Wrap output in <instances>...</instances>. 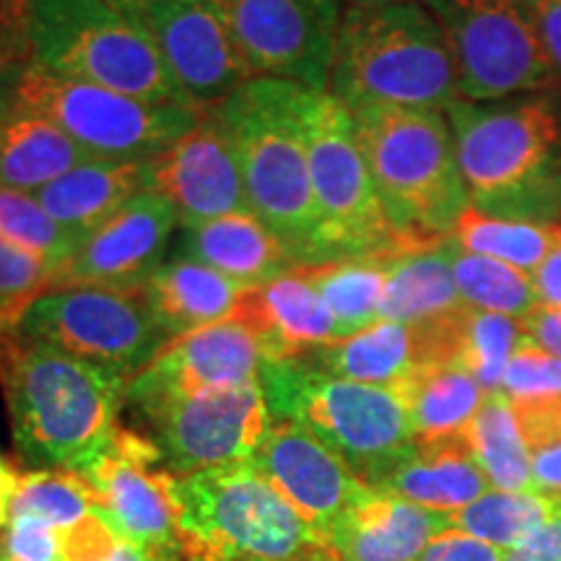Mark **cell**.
Listing matches in <instances>:
<instances>
[{
    "label": "cell",
    "instance_id": "obj_1",
    "mask_svg": "<svg viewBox=\"0 0 561 561\" xmlns=\"http://www.w3.org/2000/svg\"><path fill=\"white\" fill-rule=\"evenodd\" d=\"M128 377L89 364L16 328L0 333V390L13 445L37 471H83L110 445Z\"/></svg>",
    "mask_w": 561,
    "mask_h": 561
},
{
    "label": "cell",
    "instance_id": "obj_2",
    "mask_svg": "<svg viewBox=\"0 0 561 561\" xmlns=\"http://www.w3.org/2000/svg\"><path fill=\"white\" fill-rule=\"evenodd\" d=\"M310 100L312 91L299 83L250 79L214 107L240 161L250 210L301 265L320 263L307 144Z\"/></svg>",
    "mask_w": 561,
    "mask_h": 561
},
{
    "label": "cell",
    "instance_id": "obj_3",
    "mask_svg": "<svg viewBox=\"0 0 561 561\" xmlns=\"http://www.w3.org/2000/svg\"><path fill=\"white\" fill-rule=\"evenodd\" d=\"M445 115L473 208L510 219L559 221L561 121L549 100H458Z\"/></svg>",
    "mask_w": 561,
    "mask_h": 561
},
{
    "label": "cell",
    "instance_id": "obj_4",
    "mask_svg": "<svg viewBox=\"0 0 561 561\" xmlns=\"http://www.w3.org/2000/svg\"><path fill=\"white\" fill-rule=\"evenodd\" d=\"M328 94L346 107L445 112L458 102V70L439 21L421 0L346 5L335 39Z\"/></svg>",
    "mask_w": 561,
    "mask_h": 561
},
{
    "label": "cell",
    "instance_id": "obj_5",
    "mask_svg": "<svg viewBox=\"0 0 561 561\" xmlns=\"http://www.w3.org/2000/svg\"><path fill=\"white\" fill-rule=\"evenodd\" d=\"M351 115L392 229L416 248L450 240L471 201L445 112L377 104Z\"/></svg>",
    "mask_w": 561,
    "mask_h": 561
},
{
    "label": "cell",
    "instance_id": "obj_6",
    "mask_svg": "<svg viewBox=\"0 0 561 561\" xmlns=\"http://www.w3.org/2000/svg\"><path fill=\"white\" fill-rule=\"evenodd\" d=\"M180 543L187 561H341L250 462L180 479Z\"/></svg>",
    "mask_w": 561,
    "mask_h": 561
},
{
    "label": "cell",
    "instance_id": "obj_7",
    "mask_svg": "<svg viewBox=\"0 0 561 561\" xmlns=\"http://www.w3.org/2000/svg\"><path fill=\"white\" fill-rule=\"evenodd\" d=\"M261 385L273 421L310 432L369 489L411 453V419L398 390L343 380L301 359L265 362Z\"/></svg>",
    "mask_w": 561,
    "mask_h": 561
},
{
    "label": "cell",
    "instance_id": "obj_8",
    "mask_svg": "<svg viewBox=\"0 0 561 561\" xmlns=\"http://www.w3.org/2000/svg\"><path fill=\"white\" fill-rule=\"evenodd\" d=\"M30 39L32 60L53 73L121 91L133 100L195 110L144 21L104 0H37Z\"/></svg>",
    "mask_w": 561,
    "mask_h": 561
},
{
    "label": "cell",
    "instance_id": "obj_9",
    "mask_svg": "<svg viewBox=\"0 0 561 561\" xmlns=\"http://www.w3.org/2000/svg\"><path fill=\"white\" fill-rule=\"evenodd\" d=\"M0 87L58 125L89 157L107 161H149L191 133L203 115L66 79L34 60L0 70Z\"/></svg>",
    "mask_w": 561,
    "mask_h": 561
},
{
    "label": "cell",
    "instance_id": "obj_10",
    "mask_svg": "<svg viewBox=\"0 0 561 561\" xmlns=\"http://www.w3.org/2000/svg\"><path fill=\"white\" fill-rule=\"evenodd\" d=\"M307 144L320 263L421 250L392 229L364 161L354 115L328 91H312Z\"/></svg>",
    "mask_w": 561,
    "mask_h": 561
},
{
    "label": "cell",
    "instance_id": "obj_11",
    "mask_svg": "<svg viewBox=\"0 0 561 561\" xmlns=\"http://www.w3.org/2000/svg\"><path fill=\"white\" fill-rule=\"evenodd\" d=\"M439 21L466 102L543 94L559 83L520 0H421Z\"/></svg>",
    "mask_w": 561,
    "mask_h": 561
},
{
    "label": "cell",
    "instance_id": "obj_12",
    "mask_svg": "<svg viewBox=\"0 0 561 561\" xmlns=\"http://www.w3.org/2000/svg\"><path fill=\"white\" fill-rule=\"evenodd\" d=\"M16 331L128 380L167 346L144 289L50 291L34 301Z\"/></svg>",
    "mask_w": 561,
    "mask_h": 561
},
{
    "label": "cell",
    "instance_id": "obj_13",
    "mask_svg": "<svg viewBox=\"0 0 561 561\" xmlns=\"http://www.w3.org/2000/svg\"><path fill=\"white\" fill-rule=\"evenodd\" d=\"M149 437L174 476L250 462L273 416L261 382L178 398L144 416Z\"/></svg>",
    "mask_w": 561,
    "mask_h": 561
},
{
    "label": "cell",
    "instance_id": "obj_14",
    "mask_svg": "<svg viewBox=\"0 0 561 561\" xmlns=\"http://www.w3.org/2000/svg\"><path fill=\"white\" fill-rule=\"evenodd\" d=\"M231 34L255 79L328 91L341 0H221Z\"/></svg>",
    "mask_w": 561,
    "mask_h": 561
},
{
    "label": "cell",
    "instance_id": "obj_15",
    "mask_svg": "<svg viewBox=\"0 0 561 561\" xmlns=\"http://www.w3.org/2000/svg\"><path fill=\"white\" fill-rule=\"evenodd\" d=\"M96 491L100 515L123 538L151 551L180 553V476L146 434L117 426L104 453L81 471Z\"/></svg>",
    "mask_w": 561,
    "mask_h": 561
},
{
    "label": "cell",
    "instance_id": "obj_16",
    "mask_svg": "<svg viewBox=\"0 0 561 561\" xmlns=\"http://www.w3.org/2000/svg\"><path fill=\"white\" fill-rule=\"evenodd\" d=\"M138 19L195 110L219 107L242 83L255 79L221 0H149Z\"/></svg>",
    "mask_w": 561,
    "mask_h": 561
},
{
    "label": "cell",
    "instance_id": "obj_17",
    "mask_svg": "<svg viewBox=\"0 0 561 561\" xmlns=\"http://www.w3.org/2000/svg\"><path fill=\"white\" fill-rule=\"evenodd\" d=\"M265 362L261 341L242 322H214L167 343L128 382L125 405L144 416L178 398L261 382Z\"/></svg>",
    "mask_w": 561,
    "mask_h": 561
},
{
    "label": "cell",
    "instance_id": "obj_18",
    "mask_svg": "<svg viewBox=\"0 0 561 561\" xmlns=\"http://www.w3.org/2000/svg\"><path fill=\"white\" fill-rule=\"evenodd\" d=\"M178 229V214L170 203L144 191L76 244L68 261L53 273L50 291L144 289L167 261Z\"/></svg>",
    "mask_w": 561,
    "mask_h": 561
},
{
    "label": "cell",
    "instance_id": "obj_19",
    "mask_svg": "<svg viewBox=\"0 0 561 561\" xmlns=\"http://www.w3.org/2000/svg\"><path fill=\"white\" fill-rule=\"evenodd\" d=\"M146 191L170 203L180 229L250 210L237 153L214 110L178 144L146 161Z\"/></svg>",
    "mask_w": 561,
    "mask_h": 561
},
{
    "label": "cell",
    "instance_id": "obj_20",
    "mask_svg": "<svg viewBox=\"0 0 561 561\" xmlns=\"http://www.w3.org/2000/svg\"><path fill=\"white\" fill-rule=\"evenodd\" d=\"M250 466L320 533L331 530L369 486L318 437L291 421H273Z\"/></svg>",
    "mask_w": 561,
    "mask_h": 561
},
{
    "label": "cell",
    "instance_id": "obj_21",
    "mask_svg": "<svg viewBox=\"0 0 561 561\" xmlns=\"http://www.w3.org/2000/svg\"><path fill=\"white\" fill-rule=\"evenodd\" d=\"M229 320L242 322L261 341L268 362L301 359L339 341L331 310L297 271L268 284L248 286Z\"/></svg>",
    "mask_w": 561,
    "mask_h": 561
},
{
    "label": "cell",
    "instance_id": "obj_22",
    "mask_svg": "<svg viewBox=\"0 0 561 561\" xmlns=\"http://www.w3.org/2000/svg\"><path fill=\"white\" fill-rule=\"evenodd\" d=\"M447 528L450 515L369 489L335 523L328 541L341 561H416Z\"/></svg>",
    "mask_w": 561,
    "mask_h": 561
},
{
    "label": "cell",
    "instance_id": "obj_23",
    "mask_svg": "<svg viewBox=\"0 0 561 561\" xmlns=\"http://www.w3.org/2000/svg\"><path fill=\"white\" fill-rule=\"evenodd\" d=\"M174 255L224 273L242 286H261L299 268V257L252 210L180 229Z\"/></svg>",
    "mask_w": 561,
    "mask_h": 561
},
{
    "label": "cell",
    "instance_id": "obj_24",
    "mask_svg": "<svg viewBox=\"0 0 561 561\" xmlns=\"http://www.w3.org/2000/svg\"><path fill=\"white\" fill-rule=\"evenodd\" d=\"M491 483L476 462L466 437L416 442L377 491L401 496L419 507L453 515L486 494Z\"/></svg>",
    "mask_w": 561,
    "mask_h": 561
},
{
    "label": "cell",
    "instance_id": "obj_25",
    "mask_svg": "<svg viewBox=\"0 0 561 561\" xmlns=\"http://www.w3.org/2000/svg\"><path fill=\"white\" fill-rule=\"evenodd\" d=\"M248 286L224 273L172 255L146 280L144 297L167 343L214 322L229 320Z\"/></svg>",
    "mask_w": 561,
    "mask_h": 561
},
{
    "label": "cell",
    "instance_id": "obj_26",
    "mask_svg": "<svg viewBox=\"0 0 561 561\" xmlns=\"http://www.w3.org/2000/svg\"><path fill=\"white\" fill-rule=\"evenodd\" d=\"M89 157L58 125L0 87V187L37 193Z\"/></svg>",
    "mask_w": 561,
    "mask_h": 561
},
{
    "label": "cell",
    "instance_id": "obj_27",
    "mask_svg": "<svg viewBox=\"0 0 561 561\" xmlns=\"http://www.w3.org/2000/svg\"><path fill=\"white\" fill-rule=\"evenodd\" d=\"M144 191L146 161L89 159L34 193V198L79 244Z\"/></svg>",
    "mask_w": 561,
    "mask_h": 561
},
{
    "label": "cell",
    "instance_id": "obj_28",
    "mask_svg": "<svg viewBox=\"0 0 561 561\" xmlns=\"http://www.w3.org/2000/svg\"><path fill=\"white\" fill-rule=\"evenodd\" d=\"M450 263V240L390 257L380 320L426 322L462 310Z\"/></svg>",
    "mask_w": 561,
    "mask_h": 561
},
{
    "label": "cell",
    "instance_id": "obj_29",
    "mask_svg": "<svg viewBox=\"0 0 561 561\" xmlns=\"http://www.w3.org/2000/svg\"><path fill=\"white\" fill-rule=\"evenodd\" d=\"M409 409L413 439L460 437L489 392L460 364H430L396 388Z\"/></svg>",
    "mask_w": 561,
    "mask_h": 561
},
{
    "label": "cell",
    "instance_id": "obj_30",
    "mask_svg": "<svg viewBox=\"0 0 561 561\" xmlns=\"http://www.w3.org/2000/svg\"><path fill=\"white\" fill-rule=\"evenodd\" d=\"M390 257H348V261L307 263L294 268L318 289L331 310L339 341L380 322V305Z\"/></svg>",
    "mask_w": 561,
    "mask_h": 561
},
{
    "label": "cell",
    "instance_id": "obj_31",
    "mask_svg": "<svg viewBox=\"0 0 561 561\" xmlns=\"http://www.w3.org/2000/svg\"><path fill=\"white\" fill-rule=\"evenodd\" d=\"M462 437L486 473L491 489L533 491L528 439L515 405L504 392H489L476 416L468 421Z\"/></svg>",
    "mask_w": 561,
    "mask_h": 561
},
{
    "label": "cell",
    "instance_id": "obj_32",
    "mask_svg": "<svg viewBox=\"0 0 561 561\" xmlns=\"http://www.w3.org/2000/svg\"><path fill=\"white\" fill-rule=\"evenodd\" d=\"M551 237L553 224L510 219V216L483 214V210L468 206L460 221L455 224L450 240L466 252L494 257V261L533 276L551 248Z\"/></svg>",
    "mask_w": 561,
    "mask_h": 561
},
{
    "label": "cell",
    "instance_id": "obj_33",
    "mask_svg": "<svg viewBox=\"0 0 561 561\" xmlns=\"http://www.w3.org/2000/svg\"><path fill=\"white\" fill-rule=\"evenodd\" d=\"M561 507L538 491H502L486 494L450 515V525L481 538L483 543L510 551L557 515Z\"/></svg>",
    "mask_w": 561,
    "mask_h": 561
},
{
    "label": "cell",
    "instance_id": "obj_34",
    "mask_svg": "<svg viewBox=\"0 0 561 561\" xmlns=\"http://www.w3.org/2000/svg\"><path fill=\"white\" fill-rule=\"evenodd\" d=\"M450 263L462 305L471 310L525 320L538 307L536 286L528 273L494 257L473 255L450 240Z\"/></svg>",
    "mask_w": 561,
    "mask_h": 561
},
{
    "label": "cell",
    "instance_id": "obj_35",
    "mask_svg": "<svg viewBox=\"0 0 561 561\" xmlns=\"http://www.w3.org/2000/svg\"><path fill=\"white\" fill-rule=\"evenodd\" d=\"M94 512H100L96 491L79 471H32L19 476L9 520L30 517L62 530Z\"/></svg>",
    "mask_w": 561,
    "mask_h": 561
},
{
    "label": "cell",
    "instance_id": "obj_36",
    "mask_svg": "<svg viewBox=\"0 0 561 561\" xmlns=\"http://www.w3.org/2000/svg\"><path fill=\"white\" fill-rule=\"evenodd\" d=\"M525 339L523 320L466 307L460 314L458 364L471 371L483 390L500 392L507 362Z\"/></svg>",
    "mask_w": 561,
    "mask_h": 561
},
{
    "label": "cell",
    "instance_id": "obj_37",
    "mask_svg": "<svg viewBox=\"0 0 561 561\" xmlns=\"http://www.w3.org/2000/svg\"><path fill=\"white\" fill-rule=\"evenodd\" d=\"M0 240L39 257L53 271H58L76 250L68 231L39 206L34 193L5 187H0Z\"/></svg>",
    "mask_w": 561,
    "mask_h": 561
},
{
    "label": "cell",
    "instance_id": "obj_38",
    "mask_svg": "<svg viewBox=\"0 0 561 561\" xmlns=\"http://www.w3.org/2000/svg\"><path fill=\"white\" fill-rule=\"evenodd\" d=\"M53 273L39 257L0 240V333L19 328L34 301L50 291Z\"/></svg>",
    "mask_w": 561,
    "mask_h": 561
},
{
    "label": "cell",
    "instance_id": "obj_39",
    "mask_svg": "<svg viewBox=\"0 0 561 561\" xmlns=\"http://www.w3.org/2000/svg\"><path fill=\"white\" fill-rule=\"evenodd\" d=\"M500 392L512 403L561 401V359L525 339L507 362Z\"/></svg>",
    "mask_w": 561,
    "mask_h": 561
},
{
    "label": "cell",
    "instance_id": "obj_40",
    "mask_svg": "<svg viewBox=\"0 0 561 561\" xmlns=\"http://www.w3.org/2000/svg\"><path fill=\"white\" fill-rule=\"evenodd\" d=\"M0 561H66L60 530L30 517H11L0 536Z\"/></svg>",
    "mask_w": 561,
    "mask_h": 561
},
{
    "label": "cell",
    "instance_id": "obj_41",
    "mask_svg": "<svg viewBox=\"0 0 561 561\" xmlns=\"http://www.w3.org/2000/svg\"><path fill=\"white\" fill-rule=\"evenodd\" d=\"M60 536L66 561H107L121 541V533L112 528L100 512L83 517L70 528H62Z\"/></svg>",
    "mask_w": 561,
    "mask_h": 561
},
{
    "label": "cell",
    "instance_id": "obj_42",
    "mask_svg": "<svg viewBox=\"0 0 561 561\" xmlns=\"http://www.w3.org/2000/svg\"><path fill=\"white\" fill-rule=\"evenodd\" d=\"M37 0H0V70L32 60V13Z\"/></svg>",
    "mask_w": 561,
    "mask_h": 561
},
{
    "label": "cell",
    "instance_id": "obj_43",
    "mask_svg": "<svg viewBox=\"0 0 561 561\" xmlns=\"http://www.w3.org/2000/svg\"><path fill=\"white\" fill-rule=\"evenodd\" d=\"M502 549L483 543L481 538L471 536V533L447 528L426 546L416 561H502Z\"/></svg>",
    "mask_w": 561,
    "mask_h": 561
},
{
    "label": "cell",
    "instance_id": "obj_44",
    "mask_svg": "<svg viewBox=\"0 0 561 561\" xmlns=\"http://www.w3.org/2000/svg\"><path fill=\"white\" fill-rule=\"evenodd\" d=\"M533 491L561 507V434L530 445Z\"/></svg>",
    "mask_w": 561,
    "mask_h": 561
},
{
    "label": "cell",
    "instance_id": "obj_45",
    "mask_svg": "<svg viewBox=\"0 0 561 561\" xmlns=\"http://www.w3.org/2000/svg\"><path fill=\"white\" fill-rule=\"evenodd\" d=\"M561 83V0H520Z\"/></svg>",
    "mask_w": 561,
    "mask_h": 561
},
{
    "label": "cell",
    "instance_id": "obj_46",
    "mask_svg": "<svg viewBox=\"0 0 561 561\" xmlns=\"http://www.w3.org/2000/svg\"><path fill=\"white\" fill-rule=\"evenodd\" d=\"M502 561H561V510L530 538L504 551Z\"/></svg>",
    "mask_w": 561,
    "mask_h": 561
},
{
    "label": "cell",
    "instance_id": "obj_47",
    "mask_svg": "<svg viewBox=\"0 0 561 561\" xmlns=\"http://www.w3.org/2000/svg\"><path fill=\"white\" fill-rule=\"evenodd\" d=\"M533 286H536L538 305L561 310V221H553L551 248L538 271L533 273Z\"/></svg>",
    "mask_w": 561,
    "mask_h": 561
},
{
    "label": "cell",
    "instance_id": "obj_48",
    "mask_svg": "<svg viewBox=\"0 0 561 561\" xmlns=\"http://www.w3.org/2000/svg\"><path fill=\"white\" fill-rule=\"evenodd\" d=\"M523 325L533 343H538V346L561 359V310H551V307L538 305L536 310L523 320Z\"/></svg>",
    "mask_w": 561,
    "mask_h": 561
},
{
    "label": "cell",
    "instance_id": "obj_49",
    "mask_svg": "<svg viewBox=\"0 0 561 561\" xmlns=\"http://www.w3.org/2000/svg\"><path fill=\"white\" fill-rule=\"evenodd\" d=\"M107 561H182L180 553H161V551H151L146 549V546H140L136 541H130V538H123L117 541L115 551H112V557Z\"/></svg>",
    "mask_w": 561,
    "mask_h": 561
},
{
    "label": "cell",
    "instance_id": "obj_50",
    "mask_svg": "<svg viewBox=\"0 0 561 561\" xmlns=\"http://www.w3.org/2000/svg\"><path fill=\"white\" fill-rule=\"evenodd\" d=\"M19 489V476L0 460V525L9 523V512H11V502L13 494Z\"/></svg>",
    "mask_w": 561,
    "mask_h": 561
},
{
    "label": "cell",
    "instance_id": "obj_51",
    "mask_svg": "<svg viewBox=\"0 0 561 561\" xmlns=\"http://www.w3.org/2000/svg\"><path fill=\"white\" fill-rule=\"evenodd\" d=\"M104 3H110L112 9H117V11H123V13H128V16H140V11L146 9V3H149V0H104Z\"/></svg>",
    "mask_w": 561,
    "mask_h": 561
},
{
    "label": "cell",
    "instance_id": "obj_52",
    "mask_svg": "<svg viewBox=\"0 0 561 561\" xmlns=\"http://www.w3.org/2000/svg\"><path fill=\"white\" fill-rule=\"evenodd\" d=\"M396 3H413V0H341V5H364V9H375V5H396Z\"/></svg>",
    "mask_w": 561,
    "mask_h": 561
}]
</instances>
